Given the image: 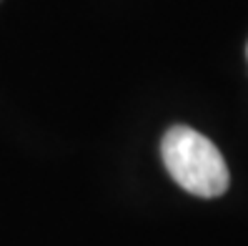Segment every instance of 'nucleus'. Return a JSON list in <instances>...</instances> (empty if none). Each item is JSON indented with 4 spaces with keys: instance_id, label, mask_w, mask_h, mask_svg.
Instances as JSON below:
<instances>
[{
    "instance_id": "obj_1",
    "label": "nucleus",
    "mask_w": 248,
    "mask_h": 246,
    "mask_svg": "<svg viewBox=\"0 0 248 246\" xmlns=\"http://www.w3.org/2000/svg\"><path fill=\"white\" fill-rule=\"evenodd\" d=\"M160 156L181 189L201 198L226 194L231 176L216 143L188 126H173L160 143Z\"/></svg>"
}]
</instances>
